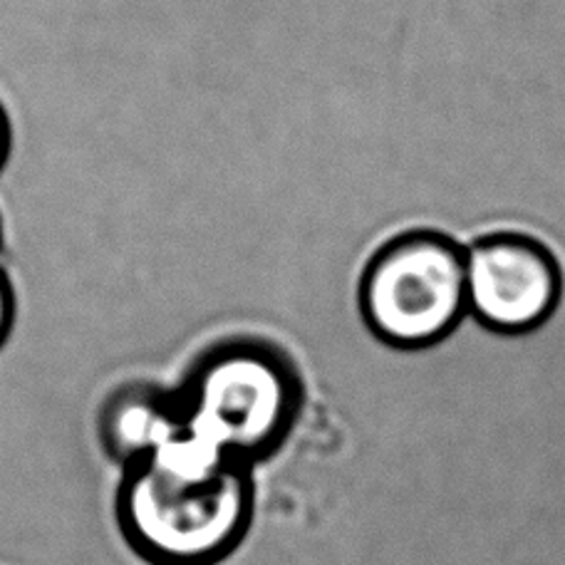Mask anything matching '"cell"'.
<instances>
[{
	"label": "cell",
	"instance_id": "52a82bcc",
	"mask_svg": "<svg viewBox=\"0 0 565 565\" xmlns=\"http://www.w3.org/2000/svg\"><path fill=\"white\" fill-rule=\"evenodd\" d=\"M8 154H10V122L3 105H0V169L6 167Z\"/></svg>",
	"mask_w": 565,
	"mask_h": 565
},
{
	"label": "cell",
	"instance_id": "3957f363",
	"mask_svg": "<svg viewBox=\"0 0 565 565\" xmlns=\"http://www.w3.org/2000/svg\"><path fill=\"white\" fill-rule=\"evenodd\" d=\"M358 306L382 345L437 348L469 318L467 248L437 228L402 231L362 268Z\"/></svg>",
	"mask_w": 565,
	"mask_h": 565
},
{
	"label": "cell",
	"instance_id": "5b68a950",
	"mask_svg": "<svg viewBox=\"0 0 565 565\" xmlns=\"http://www.w3.org/2000/svg\"><path fill=\"white\" fill-rule=\"evenodd\" d=\"M177 397L157 387L132 385L115 392L99 415V441L119 467L141 461L179 429Z\"/></svg>",
	"mask_w": 565,
	"mask_h": 565
},
{
	"label": "cell",
	"instance_id": "8992f818",
	"mask_svg": "<svg viewBox=\"0 0 565 565\" xmlns=\"http://www.w3.org/2000/svg\"><path fill=\"white\" fill-rule=\"evenodd\" d=\"M15 322V290L10 286L8 276L0 270V348L6 345V340L13 330Z\"/></svg>",
	"mask_w": 565,
	"mask_h": 565
},
{
	"label": "cell",
	"instance_id": "6da1fadb",
	"mask_svg": "<svg viewBox=\"0 0 565 565\" xmlns=\"http://www.w3.org/2000/svg\"><path fill=\"white\" fill-rule=\"evenodd\" d=\"M115 516L127 546L149 565H218L254 519L248 463L194 437L184 424L122 469Z\"/></svg>",
	"mask_w": 565,
	"mask_h": 565
},
{
	"label": "cell",
	"instance_id": "277c9868",
	"mask_svg": "<svg viewBox=\"0 0 565 565\" xmlns=\"http://www.w3.org/2000/svg\"><path fill=\"white\" fill-rule=\"evenodd\" d=\"M469 316L501 335L548 326L561 308L565 274L551 244L526 231H493L467 248Z\"/></svg>",
	"mask_w": 565,
	"mask_h": 565
},
{
	"label": "cell",
	"instance_id": "7a4b0ae2",
	"mask_svg": "<svg viewBox=\"0 0 565 565\" xmlns=\"http://www.w3.org/2000/svg\"><path fill=\"white\" fill-rule=\"evenodd\" d=\"M174 397L181 424L194 437L254 467L288 437L300 407V380L276 348L231 342L209 350Z\"/></svg>",
	"mask_w": 565,
	"mask_h": 565
},
{
	"label": "cell",
	"instance_id": "ba28073f",
	"mask_svg": "<svg viewBox=\"0 0 565 565\" xmlns=\"http://www.w3.org/2000/svg\"><path fill=\"white\" fill-rule=\"evenodd\" d=\"M0 241H3V221H0Z\"/></svg>",
	"mask_w": 565,
	"mask_h": 565
}]
</instances>
